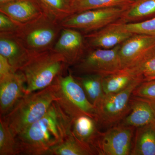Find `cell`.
Masks as SVG:
<instances>
[{"label":"cell","mask_w":155,"mask_h":155,"mask_svg":"<svg viewBox=\"0 0 155 155\" xmlns=\"http://www.w3.org/2000/svg\"><path fill=\"white\" fill-rule=\"evenodd\" d=\"M154 104L146 100L132 96L129 114L120 123L137 128L154 122Z\"/></svg>","instance_id":"obj_16"},{"label":"cell","mask_w":155,"mask_h":155,"mask_svg":"<svg viewBox=\"0 0 155 155\" xmlns=\"http://www.w3.org/2000/svg\"><path fill=\"white\" fill-rule=\"evenodd\" d=\"M74 75L82 86L89 101L96 107L105 95L102 84L104 77L94 74Z\"/></svg>","instance_id":"obj_21"},{"label":"cell","mask_w":155,"mask_h":155,"mask_svg":"<svg viewBox=\"0 0 155 155\" xmlns=\"http://www.w3.org/2000/svg\"><path fill=\"white\" fill-rule=\"evenodd\" d=\"M129 6L110 7L83 11L69 16L60 23L62 28L90 33L119 20Z\"/></svg>","instance_id":"obj_8"},{"label":"cell","mask_w":155,"mask_h":155,"mask_svg":"<svg viewBox=\"0 0 155 155\" xmlns=\"http://www.w3.org/2000/svg\"><path fill=\"white\" fill-rule=\"evenodd\" d=\"M16 72L7 58L0 55V79L12 72Z\"/></svg>","instance_id":"obj_30"},{"label":"cell","mask_w":155,"mask_h":155,"mask_svg":"<svg viewBox=\"0 0 155 155\" xmlns=\"http://www.w3.org/2000/svg\"><path fill=\"white\" fill-rule=\"evenodd\" d=\"M62 28L60 22L44 13L31 22L19 24L13 33L34 55L53 48Z\"/></svg>","instance_id":"obj_4"},{"label":"cell","mask_w":155,"mask_h":155,"mask_svg":"<svg viewBox=\"0 0 155 155\" xmlns=\"http://www.w3.org/2000/svg\"><path fill=\"white\" fill-rule=\"evenodd\" d=\"M125 28L133 34L155 37V17L140 22L125 23Z\"/></svg>","instance_id":"obj_26"},{"label":"cell","mask_w":155,"mask_h":155,"mask_svg":"<svg viewBox=\"0 0 155 155\" xmlns=\"http://www.w3.org/2000/svg\"><path fill=\"white\" fill-rule=\"evenodd\" d=\"M0 55L8 59L16 71L33 55L13 32H0Z\"/></svg>","instance_id":"obj_14"},{"label":"cell","mask_w":155,"mask_h":155,"mask_svg":"<svg viewBox=\"0 0 155 155\" xmlns=\"http://www.w3.org/2000/svg\"><path fill=\"white\" fill-rule=\"evenodd\" d=\"M56 81L59 87L57 101L72 118L82 115L95 118L96 107L89 101L71 70L59 76Z\"/></svg>","instance_id":"obj_6"},{"label":"cell","mask_w":155,"mask_h":155,"mask_svg":"<svg viewBox=\"0 0 155 155\" xmlns=\"http://www.w3.org/2000/svg\"><path fill=\"white\" fill-rule=\"evenodd\" d=\"M120 47L119 45L111 49L91 50L72 66L71 71L75 73V75L94 74L103 77L116 73L122 69L119 55Z\"/></svg>","instance_id":"obj_7"},{"label":"cell","mask_w":155,"mask_h":155,"mask_svg":"<svg viewBox=\"0 0 155 155\" xmlns=\"http://www.w3.org/2000/svg\"><path fill=\"white\" fill-rule=\"evenodd\" d=\"M130 155H155V124L137 127Z\"/></svg>","instance_id":"obj_19"},{"label":"cell","mask_w":155,"mask_h":155,"mask_svg":"<svg viewBox=\"0 0 155 155\" xmlns=\"http://www.w3.org/2000/svg\"><path fill=\"white\" fill-rule=\"evenodd\" d=\"M100 132L94 118L85 115L72 118L71 133L82 143L92 148V145Z\"/></svg>","instance_id":"obj_18"},{"label":"cell","mask_w":155,"mask_h":155,"mask_svg":"<svg viewBox=\"0 0 155 155\" xmlns=\"http://www.w3.org/2000/svg\"><path fill=\"white\" fill-rule=\"evenodd\" d=\"M44 13L58 22L73 15L71 0H36Z\"/></svg>","instance_id":"obj_22"},{"label":"cell","mask_w":155,"mask_h":155,"mask_svg":"<svg viewBox=\"0 0 155 155\" xmlns=\"http://www.w3.org/2000/svg\"><path fill=\"white\" fill-rule=\"evenodd\" d=\"M0 155H16V137L0 118Z\"/></svg>","instance_id":"obj_25"},{"label":"cell","mask_w":155,"mask_h":155,"mask_svg":"<svg viewBox=\"0 0 155 155\" xmlns=\"http://www.w3.org/2000/svg\"><path fill=\"white\" fill-rule=\"evenodd\" d=\"M132 96L155 105V80L143 81L134 90Z\"/></svg>","instance_id":"obj_27"},{"label":"cell","mask_w":155,"mask_h":155,"mask_svg":"<svg viewBox=\"0 0 155 155\" xmlns=\"http://www.w3.org/2000/svg\"><path fill=\"white\" fill-rule=\"evenodd\" d=\"M131 1H133V2H134V1H136V0H131Z\"/></svg>","instance_id":"obj_33"},{"label":"cell","mask_w":155,"mask_h":155,"mask_svg":"<svg viewBox=\"0 0 155 155\" xmlns=\"http://www.w3.org/2000/svg\"><path fill=\"white\" fill-rule=\"evenodd\" d=\"M143 81L144 78H140L122 91L105 94L96 107L95 119L98 127L110 128L122 122L130 112L134 91Z\"/></svg>","instance_id":"obj_5"},{"label":"cell","mask_w":155,"mask_h":155,"mask_svg":"<svg viewBox=\"0 0 155 155\" xmlns=\"http://www.w3.org/2000/svg\"><path fill=\"white\" fill-rule=\"evenodd\" d=\"M69 66L65 57L53 48L33 55L18 70L25 78L26 94L51 85Z\"/></svg>","instance_id":"obj_3"},{"label":"cell","mask_w":155,"mask_h":155,"mask_svg":"<svg viewBox=\"0 0 155 155\" xmlns=\"http://www.w3.org/2000/svg\"><path fill=\"white\" fill-rule=\"evenodd\" d=\"M131 0H71L73 14L89 10L114 7H126L133 2Z\"/></svg>","instance_id":"obj_24"},{"label":"cell","mask_w":155,"mask_h":155,"mask_svg":"<svg viewBox=\"0 0 155 155\" xmlns=\"http://www.w3.org/2000/svg\"><path fill=\"white\" fill-rule=\"evenodd\" d=\"M154 123H155V120Z\"/></svg>","instance_id":"obj_34"},{"label":"cell","mask_w":155,"mask_h":155,"mask_svg":"<svg viewBox=\"0 0 155 155\" xmlns=\"http://www.w3.org/2000/svg\"><path fill=\"white\" fill-rule=\"evenodd\" d=\"M25 94V78L19 71L0 79V117L8 114Z\"/></svg>","instance_id":"obj_12"},{"label":"cell","mask_w":155,"mask_h":155,"mask_svg":"<svg viewBox=\"0 0 155 155\" xmlns=\"http://www.w3.org/2000/svg\"><path fill=\"white\" fill-rule=\"evenodd\" d=\"M16 1V0H0V5L6 4V3L11 2L13 1Z\"/></svg>","instance_id":"obj_31"},{"label":"cell","mask_w":155,"mask_h":155,"mask_svg":"<svg viewBox=\"0 0 155 155\" xmlns=\"http://www.w3.org/2000/svg\"><path fill=\"white\" fill-rule=\"evenodd\" d=\"M72 118L56 101L44 116L16 136V155H51L71 134Z\"/></svg>","instance_id":"obj_1"},{"label":"cell","mask_w":155,"mask_h":155,"mask_svg":"<svg viewBox=\"0 0 155 155\" xmlns=\"http://www.w3.org/2000/svg\"><path fill=\"white\" fill-rule=\"evenodd\" d=\"M155 80V77L153 78H152V79L151 80Z\"/></svg>","instance_id":"obj_32"},{"label":"cell","mask_w":155,"mask_h":155,"mask_svg":"<svg viewBox=\"0 0 155 155\" xmlns=\"http://www.w3.org/2000/svg\"><path fill=\"white\" fill-rule=\"evenodd\" d=\"M125 22L119 19L101 29L84 36L88 46L93 48L111 49L133 35L125 28Z\"/></svg>","instance_id":"obj_11"},{"label":"cell","mask_w":155,"mask_h":155,"mask_svg":"<svg viewBox=\"0 0 155 155\" xmlns=\"http://www.w3.org/2000/svg\"><path fill=\"white\" fill-rule=\"evenodd\" d=\"M6 14L0 12V32H13L19 26Z\"/></svg>","instance_id":"obj_29"},{"label":"cell","mask_w":155,"mask_h":155,"mask_svg":"<svg viewBox=\"0 0 155 155\" xmlns=\"http://www.w3.org/2000/svg\"><path fill=\"white\" fill-rule=\"evenodd\" d=\"M84 37L78 31L63 28L53 49L65 57L69 66L77 63L84 54Z\"/></svg>","instance_id":"obj_13"},{"label":"cell","mask_w":155,"mask_h":155,"mask_svg":"<svg viewBox=\"0 0 155 155\" xmlns=\"http://www.w3.org/2000/svg\"><path fill=\"white\" fill-rule=\"evenodd\" d=\"M155 17V0H136L128 7L120 19L125 23L140 22Z\"/></svg>","instance_id":"obj_20"},{"label":"cell","mask_w":155,"mask_h":155,"mask_svg":"<svg viewBox=\"0 0 155 155\" xmlns=\"http://www.w3.org/2000/svg\"><path fill=\"white\" fill-rule=\"evenodd\" d=\"M155 53V37L134 34L120 45L122 69L138 67Z\"/></svg>","instance_id":"obj_10"},{"label":"cell","mask_w":155,"mask_h":155,"mask_svg":"<svg viewBox=\"0 0 155 155\" xmlns=\"http://www.w3.org/2000/svg\"><path fill=\"white\" fill-rule=\"evenodd\" d=\"M137 67L144 81L151 80L155 77V53L140 66Z\"/></svg>","instance_id":"obj_28"},{"label":"cell","mask_w":155,"mask_h":155,"mask_svg":"<svg viewBox=\"0 0 155 155\" xmlns=\"http://www.w3.org/2000/svg\"><path fill=\"white\" fill-rule=\"evenodd\" d=\"M140 78L143 77L137 67L121 69L116 73L103 77L104 93L111 94L122 91Z\"/></svg>","instance_id":"obj_17"},{"label":"cell","mask_w":155,"mask_h":155,"mask_svg":"<svg viewBox=\"0 0 155 155\" xmlns=\"http://www.w3.org/2000/svg\"><path fill=\"white\" fill-rule=\"evenodd\" d=\"M93 155L96 154L92 148L78 140L72 133L54 148L51 153V155Z\"/></svg>","instance_id":"obj_23"},{"label":"cell","mask_w":155,"mask_h":155,"mask_svg":"<svg viewBox=\"0 0 155 155\" xmlns=\"http://www.w3.org/2000/svg\"><path fill=\"white\" fill-rule=\"evenodd\" d=\"M134 127L120 123L100 132L92 147L96 154L130 155Z\"/></svg>","instance_id":"obj_9"},{"label":"cell","mask_w":155,"mask_h":155,"mask_svg":"<svg viewBox=\"0 0 155 155\" xmlns=\"http://www.w3.org/2000/svg\"><path fill=\"white\" fill-rule=\"evenodd\" d=\"M0 12L19 24L31 22L44 13L36 0H16L0 5Z\"/></svg>","instance_id":"obj_15"},{"label":"cell","mask_w":155,"mask_h":155,"mask_svg":"<svg viewBox=\"0 0 155 155\" xmlns=\"http://www.w3.org/2000/svg\"><path fill=\"white\" fill-rule=\"evenodd\" d=\"M57 81L43 89L25 94L8 114L0 117L15 137L41 118L54 101H58Z\"/></svg>","instance_id":"obj_2"}]
</instances>
